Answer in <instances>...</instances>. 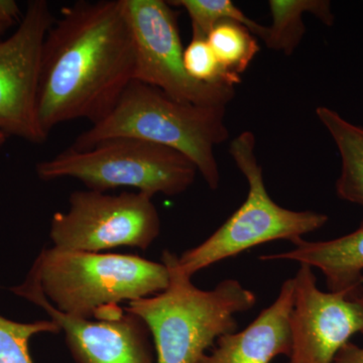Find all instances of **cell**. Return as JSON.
Returning a JSON list of instances; mask_svg holds the SVG:
<instances>
[{"label":"cell","mask_w":363,"mask_h":363,"mask_svg":"<svg viewBox=\"0 0 363 363\" xmlns=\"http://www.w3.org/2000/svg\"><path fill=\"white\" fill-rule=\"evenodd\" d=\"M225 106L178 101L152 86L133 81L111 113L91 124L72 147L87 150L112 138L164 145L187 157L211 190L220 184L214 150L228 138Z\"/></svg>","instance_id":"cell-2"},{"label":"cell","mask_w":363,"mask_h":363,"mask_svg":"<svg viewBox=\"0 0 363 363\" xmlns=\"http://www.w3.org/2000/svg\"><path fill=\"white\" fill-rule=\"evenodd\" d=\"M316 116L333 138L341 157L336 193L344 201L363 208V128L343 118L326 106L317 107Z\"/></svg>","instance_id":"cell-14"},{"label":"cell","mask_w":363,"mask_h":363,"mask_svg":"<svg viewBox=\"0 0 363 363\" xmlns=\"http://www.w3.org/2000/svg\"><path fill=\"white\" fill-rule=\"evenodd\" d=\"M161 233V218L152 196L142 192L111 195L75 191L66 212L52 216V247L102 252L121 247L147 250Z\"/></svg>","instance_id":"cell-7"},{"label":"cell","mask_w":363,"mask_h":363,"mask_svg":"<svg viewBox=\"0 0 363 363\" xmlns=\"http://www.w3.org/2000/svg\"><path fill=\"white\" fill-rule=\"evenodd\" d=\"M28 274L59 312L91 319L106 308L168 288V267L133 255L45 248Z\"/></svg>","instance_id":"cell-4"},{"label":"cell","mask_w":363,"mask_h":363,"mask_svg":"<svg viewBox=\"0 0 363 363\" xmlns=\"http://www.w3.org/2000/svg\"><path fill=\"white\" fill-rule=\"evenodd\" d=\"M169 6L182 7L187 11L192 25V38L207 39L215 26L226 21L247 26L255 38H259L264 26L245 16L230 0H172Z\"/></svg>","instance_id":"cell-17"},{"label":"cell","mask_w":363,"mask_h":363,"mask_svg":"<svg viewBox=\"0 0 363 363\" xmlns=\"http://www.w3.org/2000/svg\"><path fill=\"white\" fill-rule=\"evenodd\" d=\"M255 150L252 131L236 136L229 147L233 161L247 181V197L243 204L201 245L186 250L181 257L169 250L162 253V262L182 276L191 279L216 262L271 241L296 242L328 221L326 214L293 211L277 204L267 192Z\"/></svg>","instance_id":"cell-5"},{"label":"cell","mask_w":363,"mask_h":363,"mask_svg":"<svg viewBox=\"0 0 363 363\" xmlns=\"http://www.w3.org/2000/svg\"><path fill=\"white\" fill-rule=\"evenodd\" d=\"M11 23H4V21H0V40H4V35H6L9 28H11Z\"/></svg>","instance_id":"cell-22"},{"label":"cell","mask_w":363,"mask_h":363,"mask_svg":"<svg viewBox=\"0 0 363 363\" xmlns=\"http://www.w3.org/2000/svg\"><path fill=\"white\" fill-rule=\"evenodd\" d=\"M293 279L292 350L288 363H333L352 336L363 335V284L323 292L307 264H300Z\"/></svg>","instance_id":"cell-10"},{"label":"cell","mask_w":363,"mask_h":363,"mask_svg":"<svg viewBox=\"0 0 363 363\" xmlns=\"http://www.w3.org/2000/svg\"><path fill=\"white\" fill-rule=\"evenodd\" d=\"M20 6L13 0H0V21L14 25L21 18Z\"/></svg>","instance_id":"cell-21"},{"label":"cell","mask_w":363,"mask_h":363,"mask_svg":"<svg viewBox=\"0 0 363 363\" xmlns=\"http://www.w3.org/2000/svg\"><path fill=\"white\" fill-rule=\"evenodd\" d=\"M207 40L224 70L238 77L247 70L260 50L257 38L247 26L233 21L215 26Z\"/></svg>","instance_id":"cell-16"},{"label":"cell","mask_w":363,"mask_h":363,"mask_svg":"<svg viewBox=\"0 0 363 363\" xmlns=\"http://www.w3.org/2000/svg\"><path fill=\"white\" fill-rule=\"evenodd\" d=\"M52 320L21 323L0 315V363H33L30 340L40 333H60Z\"/></svg>","instance_id":"cell-18"},{"label":"cell","mask_w":363,"mask_h":363,"mask_svg":"<svg viewBox=\"0 0 363 363\" xmlns=\"http://www.w3.org/2000/svg\"><path fill=\"white\" fill-rule=\"evenodd\" d=\"M11 291L39 306L58 325L77 363H157L147 325L118 306L102 310L94 317L96 320L69 316L52 307L30 274Z\"/></svg>","instance_id":"cell-11"},{"label":"cell","mask_w":363,"mask_h":363,"mask_svg":"<svg viewBox=\"0 0 363 363\" xmlns=\"http://www.w3.org/2000/svg\"><path fill=\"white\" fill-rule=\"evenodd\" d=\"M135 47V80L152 86L178 101L225 106L233 86L204 84L184 66V50L176 11L164 0H124Z\"/></svg>","instance_id":"cell-8"},{"label":"cell","mask_w":363,"mask_h":363,"mask_svg":"<svg viewBox=\"0 0 363 363\" xmlns=\"http://www.w3.org/2000/svg\"><path fill=\"white\" fill-rule=\"evenodd\" d=\"M55 21L48 1L32 0L16 32L0 40V133L37 145L48 140L38 93L43 45Z\"/></svg>","instance_id":"cell-9"},{"label":"cell","mask_w":363,"mask_h":363,"mask_svg":"<svg viewBox=\"0 0 363 363\" xmlns=\"http://www.w3.org/2000/svg\"><path fill=\"white\" fill-rule=\"evenodd\" d=\"M35 172L45 182L72 178L82 182L88 190L106 193L131 188L154 197L186 192L194 184L198 169L175 150L136 138H118L87 150L68 147L38 162Z\"/></svg>","instance_id":"cell-6"},{"label":"cell","mask_w":363,"mask_h":363,"mask_svg":"<svg viewBox=\"0 0 363 363\" xmlns=\"http://www.w3.org/2000/svg\"><path fill=\"white\" fill-rule=\"evenodd\" d=\"M289 252L264 255L262 262L293 260L319 269L330 292L363 284V220L352 233L334 240L307 241L301 238Z\"/></svg>","instance_id":"cell-13"},{"label":"cell","mask_w":363,"mask_h":363,"mask_svg":"<svg viewBox=\"0 0 363 363\" xmlns=\"http://www.w3.org/2000/svg\"><path fill=\"white\" fill-rule=\"evenodd\" d=\"M333 363H363V347L348 342L339 351Z\"/></svg>","instance_id":"cell-20"},{"label":"cell","mask_w":363,"mask_h":363,"mask_svg":"<svg viewBox=\"0 0 363 363\" xmlns=\"http://www.w3.org/2000/svg\"><path fill=\"white\" fill-rule=\"evenodd\" d=\"M162 264L168 267V288L128 303L125 310L149 328L157 363H197L221 336L236 331V315L252 309L257 296L231 279L212 290H201Z\"/></svg>","instance_id":"cell-3"},{"label":"cell","mask_w":363,"mask_h":363,"mask_svg":"<svg viewBox=\"0 0 363 363\" xmlns=\"http://www.w3.org/2000/svg\"><path fill=\"white\" fill-rule=\"evenodd\" d=\"M294 298V279H288L276 301L247 328L221 336L211 353H205L197 363H271L281 355L289 357Z\"/></svg>","instance_id":"cell-12"},{"label":"cell","mask_w":363,"mask_h":363,"mask_svg":"<svg viewBox=\"0 0 363 363\" xmlns=\"http://www.w3.org/2000/svg\"><path fill=\"white\" fill-rule=\"evenodd\" d=\"M272 23L264 26L259 39L269 49L292 55L306 33L304 13H312L324 25L334 23L331 2L327 0H271Z\"/></svg>","instance_id":"cell-15"},{"label":"cell","mask_w":363,"mask_h":363,"mask_svg":"<svg viewBox=\"0 0 363 363\" xmlns=\"http://www.w3.org/2000/svg\"><path fill=\"white\" fill-rule=\"evenodd\" d=\"M7 138H9V136L4 135V133H0V147L6 143Z\"/></svg>","instance_id":"cell-23"},{"label":"cell","mask_w":363,"mask_h":363,"mask_svg":"<svg viewBox=\"0 0 363 363\" xmlns=\"http://www.w3.org/2000/svg\"><path fill=\"white\" fill-rule=\"evenodd\" d=\"M184 66L190 77L204 84H240L241 77L224 70L207 39L192 38L184 50Z\"/></svg>","instance_id":"cell-19"},{"label":"cell","mask_w":363,"mask_h":363,"mask_svg":"<svg viewBox=\"0 0 363 363\" xmlns=\"http://www.w3.org/2000/svg\"><path fill=\"white\" fill-rule=\"evenodd\" d=\"M135 47L124 0L75 2L45 37L38 117L43 131L85 119L99 123L135 81Z\"/></svg>","instance_id":"cell-1"}]
</instances>
